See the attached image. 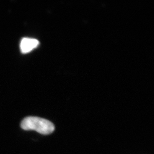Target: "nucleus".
<instances>
[{
	"mask_svg": "<svg viewBox=\"0 0 154 154\" xmlns=\"http://www.w3.org/2000/svg\"><path fill=\"white\" fill-rule=\"evenodd\" d=\"M20 126L25 130H35L40 134L49 135L55 129L54 124L48 120L37 117H28L22 121Z\"/></svg>",
	"mask_w": 154,
	"mask_h": 154,
	"instance_id": "nucleus-1",
	"label": "nucleus"
},
{
	"mask_svg": "<svg viewBox=\"0 0 154 154\" xmlns=\"http://www.w3.org/2000/svg\"><path fill=\"white\" fill-rule=\"evenodd\" d=\"M39 42L37 39L32 38H23L20 42V51L22 54H28L37 48Z\"/></svg>",
	"mask_w": 154,
	"mask_h": 154,
	"instance_id": "nucleus-2",
	"label": "nucleus"
}]
</instances>
